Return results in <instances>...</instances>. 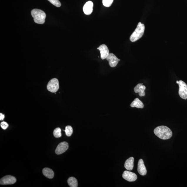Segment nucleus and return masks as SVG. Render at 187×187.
<instances>
[{
    "instance_id": "1",
    "label": "nucleus",
    "mask_w": 187,
    "mask_h": 187,
    "mask_svg": "<svg viewBox=\"0 0 187 187\" xmlns=\"http://www.w3.org/2000/svg\"><path fill=\"white\" fill-rule=\"evenodd\" d=\"M154 133L160 139L163 140L168 139L172 136L171 130L165 126H158L154 130Z\"/></svg>"
},
{
    "instance_id": "12",
    "label": "nucleus",
    "mask_w": 187,
    "mask_h": 187,
    "mask_svg": "<svg viewBox=\"0 0 187 187\" xmlns=\"http://www.w3.org/2000/svg\"><path fill=\"white\" fill-rule=\"evenodd\" d=\"M93 3L92 1H89L86 3L83 8L84 12L86 15L91 14L93 11Z\"/></svg>"
},
{
    "instance_id": "2",
    "label": "nucleus",
    "mask_w": 187,
    "mask_h": 187,
    "mask_svg": "<svg viewBox=\"0 0 187 187\" xmlns=\"http://www.w3.org/2000/svg\"><path fill=\"white\" fill-rule=\"evenodd\" d=\"M31 13L35 23L39 24H43L45 22L46 14L41 10L34 9L31 11Z\"/></svg>"
},
{
    "instance_id": "22",
    "label": "nucleus",
    "mask_w": 187,
    "mask_h": 187,
    "mask_svg": "<svg viewBox=\"0 0 187 187\" xmlns=\"http://www.w3.org/2000/svg\"><path fill=\"white\" fill-rule=\"evenodd\" d=\"M1 126L2 128L4 130H6L8 127L9 124L7 122L4 121L1 123Z\"/></svg>"
},
{
    "instance_id": "7",
    "label": "nucleus",
    "mask_w": 187,
    "mask_h": 187,
    "mask_svg": "<svg viewBox=\"0 0 187 187\" xmlns=\"http://www.w3.org/2000/svg\"><path fill=\"white\" fill-rule=\"evenodd\" d=\"M106 59L108 61L109 65L111 67H116L120 59H118L116 56L112 53H110L107 56Z\"/></svg>"
},
{
    "instance_id": "15",
    "label": "nucleus",
    "mask_w": 187,
    "mask_h": 187,
    "mask_svg": "<svg viewBox=\"0 0 187 187\" xmlns=\"http://www.w3.org/2000/svg\"><path fill=\"white\" fill-rule=\"evenodd\" d=\"M130 106L132 108H143L144 106L143 103L139 98H136L131 103Z\"/></svg>"
},
{
    "instance_id": "21",
    "label": "nucleus",
    "mask_w": 187,
    "mask_h": 187,
    "mask_svg": "<svg viewBox=\"0 0 187 187\" xmlns=\"http://www.w3.org/2000/svg\"><path fill=\"white\" fill-rule=\"evenodd\" d=\"M52 4L56 7H60L61 6V3L59 0H48Z\"/></svg>"
},
{
    "instance_id": "18",
    "label": "nucleus",
    "mask_w": 187,
    "mask_h": 187,
    "mask_svg": "<svg viewBox=\"0 0 187 187\" xmlns=\"http://www.w3.org/2000/svg\"><path fill=\"white\" fill-rule=\"evenodd\" d=\"M65 131L66 136H68V137H70L73 133V128L71 126H66Z\"/></svg>"
},
{
    "instance_id": "9",
    "label": "nucleus",
    "mask_w": 187,
    "mask_h": 187,
    "mask_svg": "<svg viewBox=\"0 0 187 187\" xmlns=\"http://www.w3.org/2000/svg\"><path fill=\"white\" fill-rule=\"evenodd\" d=\"M122 177L125 180L131 182L137 180V175L135 173L128 171H125L123 174Z\"/></svg>"
},
{
    "instance_id": "17",
    "label": "nucleus",
    "mask_w": 187,
    "mask_h": 187,
    "mask_svg": "<svg viewBox=\"0 0 187 187\" xmlns=\"http://www.w3.org/2000/svg\"><path fill=\"white\" fill-rule=\"evenodd\" d=\"M68 184L71 187H77L78 182L77 179L74 177H70L68 180Z\"/></svg>"
},
{
    "instance_id": "10",
    "label": "nucleus",
    "mask_w": 187,
    "mask_h": 187,
    "mask_svg": "<svg viewBox=\"0 0 187 187\" xmlns=\"http://www.w3.org/2000/svg\"><path fill=\"white\" fill-rule=\"evenodd\" d=\"M97 49L100 50L101 58L103 60L106 59L110 54L108 48L106 44L101 45Z\"/></svg>"
},
{
    "instance_id": "3",
    "label": "nucleus",
    "mask_w": 187,
    "mask_h": 187,
    "mask_svg": "<svg viewBox=\"0 0 187 187\" xmlns=\"http://www.w3.org/2000/svg\"><path fill=\"white\" fill-rule=\"evenodd\" d=\"M145 26L141 22H139L137 28L130 36V40L132 42H135L141 38L144 33Z\"/></svg>"
},
{
    "instance_id": "11",
    "label": "nucleus",
    "mask_w": 187,
    "mask_h": 187,
    "mask_svg": "<svg viewBox=\"0 0 187 187\" xmlns=\"http://www.w3.org/2000/svg\"><path fill=\"white\" fill-rule=\"evenodd\" d=\"M138 171L139 174L142 176H144L147 174V171L144 165L143 159H139L138 164Z\"/></svg>"
},
{
    "instance_id": "14",
    "label": "nucleus",
    "mask_w": 187,
    "mask_h": 187,
    "mask_svg": "<svg viewBox=\"0 0 187 187\" xmlns=\"http://www.w3.org/2000/svg\"><path fill=\"white\" fill-rule=\"evenodd\" d=\"M134 158L133 157L129 158L126 160L124 164V167L128 171H131L134 166Z\"/></svg>"
},
{
    "instance_id": "6",
    "label": "nucleus",
    "mask_w": 187,
    "mask_h": 187,
    "mask_svg": "<svg viewBox=\"0 0 187 187\" xmlns=\"http://www.w3.org/2000/svg\"><path fill=\"white\" fill-rule=\"evenodd\" d=\"M16 182L15 177L11 175H7L1 179L0 184L1 185H11L14 184Z\"/></svg>"
},
{
    "instance_id": "24",
    "label": "nucleus",
    "mask_w": 187,
    "mask_h": 187,
    "mask_svg": "<svg viewBox=\"0 0 187 187\" xmlns=\"http://www.w3.org/2000/svg\"><path fill=\"white\" fill-rule=\"evenodd\" d=\"M178 81H176V83L178 84Z\"/></svg>"
},
{
    "instance_id": "13",
    "label": "nucleus",
    "mask_w": 187,
    "mask_h": 187,
    "mask_svg": "<svg viewBox=\"0 0 187 187\" xmlns=\"http://www.w3.org/2000/svg\"><path fill=\"white\" fill-rule=\"evenodd\" d=\"M146 89L145 86L142 84H138L134 88V90L135 93H139V96L140 97L144 96L145 95V91Z\"/></svg>"
},
{
    "instance_id": "16",
    "label": "nucleus",
    "mask_w": 187,
    "mask_h": 187,
    "mask_svg": "<svg viewBox=\"0 0 187 187\" xmlns=\"http://www.w3.org/2000/svg\"><path fill=\"white\" fill-rule=\"evenodd\" d=\"M43 174L46 178L49 179L53 178L54 176V173L53 170L48 168H45L43 169Z\"/></svg>"
},
{
    "instance_id": "4",
    "label": "nucleus",
    "mask_w": 187,
    "mask_h": 187,
    "mask_svg": "<svg viewBox=\"0 0 187 187\" xmlns=\"http://www.w3.org/2000/svg\"><path fill=\"white\" fill-rule=\"evenodd\" d=\"M179 86L178 94L179 96L184 100L187 99V85L184 81L180 80L178 81Z\"/></svg>"
},
{
    "instance_id": "20",
    "label": "nucleus",
    "mask_w": 187,
    "mask_h": 187,
    "mask_svg": "<svg viewBox=\"0 0 187 187\" xmlns=\"http://www.w3.org/2000/svg\"><path fill=\"white\" fill-rule=\"evenodd\" d=\"M113 0H103V4L104 6L109 7L112 4Z\"/></svg>"
},
{
    "instance_id": "23",
    "label": "nucleus",
    "mask_w": 187,
    "mask_h": 187,
    "mask_svg": "<svg viewBox=\"0 0 187 187\" xmlns=\"http://www.w3.org/2000/svg\"><path fill=\"white\" fill-rule=\"evenodd\" d=\"M5 118V115L1 113H0V120H3Z\"/></svg>"
},
{
    "instance_id": "19",
    "label": "nucleus",
    "mask_w": 187,
    "mask_h": 187,
    "mask_svg": "<svg viewBox=\"0 0 187 187\" xmlns=\"http://www.w3.org/2000/svg\"><path fill=\"white\" fill-rule=\"evenodd\" d=\"M54 137L56 138H60L61 137V129L59 128H57L54 130L53 132Z\"/></svg>"
},
{
    "instance_id": "5",
    "label": "nucleus",
    "mask_w": 187,
    "mask_h": 187,
    "mask_svg": "<svg viewBox=\"0 0 187 187\" xmlns=\"http://www.w3.org/2000/svg\"><path fill=\"white\" fill-rule=\"evenodd\" d=\"M59 88V82L56 79H52L49 82L47 89L48 90L52 93H56Z\"/></svg>"
},
{
    "instance_id": "8",
    "label": "nucleus",
    "mask_w": 187,
    "mask_h": 187,
    "mask_svg": "<svg viewBox=\"0 0 187 187\" xmlns=\"http://www.w3.org/2000/svg\"><path fill=\"white\" fill-rule=\"evenodd\" d=\"M69 144L66 142H63L60 143L55 150L56 154L60 155L65 153L69 149Z\"/></svg>"
}]
</instances>
